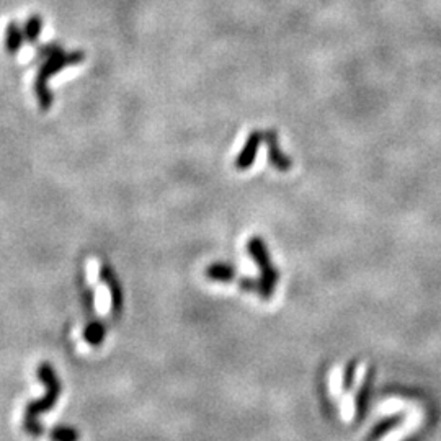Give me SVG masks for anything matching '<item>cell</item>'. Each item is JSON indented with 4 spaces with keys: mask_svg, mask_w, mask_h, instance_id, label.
<instances>
[{
    "mask_svg": "<svg viewBox=\"0 0 441 441\" xmlns=\"http://www.w3.org/2000/svg\"><path fill=\"white\" fill-rule=\"evenodd\" d=\"M247 250H249L250 257L255 260V263H257L260 268L257 294L263 301H270L271 297H273L275 288L280 280L278 270L275 268L273 261H271V257L268 254V249H266V245H265V240L261 237L250 239L247 244Z\"/></svg>",
    "mask_w": 441,
    "mask_h": 441,
    "instance_id": "cell-3",
    "label": "cell"
},
{
    "mask_svg": "<svg viewBox=\"0 0 441 441\" xmlns=\"http://www.w3.org/2000/svg\"><path fill=\"white\" fill-rule=\"evenodd\" d=\"M38 378L41 379V383L44 384L46 394L38 401H33L27 405L25 409V418H23V428L25 432L32 437H39L43 433V427H41L38 417L41 414L48 412L58 402V399L63 392V386H61V381L56 374L54 368L49 365V363H43L38 368Z\"/></svg>",
    "mask_w": 441,
    "mask_h": 441,
    "instance_id": "cell-1",
    "label": "cell"
},
{
    "mask_svg": "<svg viewBox=\"0 0 441 441\" xmlns=\"http://www.w3.org/2000/svg\"><path fill=\"white\" fill-rule=\"evenodd\" d=\"M235 275L237 273H235L234 266L224 263V261H216L206 268L208 278L211 281H218V283H232Z\"/></svg>",
    "mask_w": 441,
    "mask_h": 441,
    "instance_id": "cell-8",
    "label": "cell"
},
{
    "mask_svg": "<svg viewBox=\"0 0 441 441\" xmlns=\"http://www.w3.org/2000/svg\"><path fill=\"white\" fill-rule=\"evenodd\" d=\"M100 278L105 281V285L108 286L110 294H111V314L113 317H120L123 311V291L118 281V276L110 265H101L100 266Z\"/></svg>",
    "mask_w": 441,
    "mask_h": 441,
    "instance_id": "cell-5",
    "label": "cell"
},
{
    "mask_svg": "<svg viewBox=\"0 0 441 441\" xmlns=\"http://www.w3.org/2000/svg\"><path fill=\"white\" fill-rule=\"evenodd\" d=\"M263 141L266 142V149H268V161L270 166L276 168L278 172H288L291 167H293V162L291 159L286 156L285 152H281L280 144H278V135L276 131H268L265 132Z\"/></svg>",
    "mask_w": 441,
    "mask_h": 441,
    "instance_id": "cell-4",
    "label": "cell"
},
{
    "mask_svg": "<svg viewBox=\"0 0 441 441\" xmlns=\"http://www.w3.org/2000/svg\"><path fill=\"white\" fill-rule=\"evenodd\" d=\"M355 373H356V361L348 363L343 373V391H352L353 381H355Z\"/></svg>",
    "mask_w": 441,
    "mask_h": 441,
    "instance_id": "cell-14",
    "label": "cell"
},
{
    "mask_svg": "<svg viewBox=\"0 0 441 441\" xmlns=\"http://www.w3.org/2000/svg\"><path fill=\"white\" fill-rule=\"evenodd\" d=\"M41 28H43V22H41L39 15H33V17H30L28 22L25 23V30H23L25 39H27L28 43H37L39 38Z\"/></svg>",
    "mask_w": 441,
    "mask_h": 441,
    "instance_id": "cell-12",
    "label": "cell"
},
{
    "mask_svg": "<svg viewBox=\"0 0 441 441\" xmlns=\"http://www.w3.org/2000/svg\"><path fill=\"white\" fill-rule=\"evenodd\" d=\"M25 39L23 30H20V27L15 22L7 25V30H5V49H7L8 54L18 53L20 48H22Z\"/></svg>",
    "mask_w": 441,
    "mask_h": 441,
    "instance_id": "cell-10",
    "label": "cell"
},
{
    "mask_svg": "<svg viewBox=\"0 0 441 441\" xmlns=\"http://www.w3.org/2000/svg\"><path fill=\"white\" fill-rule=\"evenodd\" d=\"M84 53L82 51H77V53H69L66 54L64 51L61 53L49 56L46 58V63L41 66L39 73L37 75V80H35V92H37V99L39 101V106L43 110H49L51 105H53V92L49 90L48 80L54 74H58L61 69L68 68V66H75L80 64L84 61Z\"/></svg>",
    "mask_w": 441,
    "mask_h": 441,
    "instance_id": "cell-2",
    "label": "cell"
},
{
    "mask_svg": "<svg viewBox=\"0 0 441 441\" xmlns=\"http://www.w3.org/2000/svg\"><path fill=\"white\" fill-rule=\"evenodd\" d=\"M105 335H106V327L104 322L92 317V321L85 325V329H84V340L92 347H99L104 343Z\"/></svg>",
    "mask_w": 441,
    "mask_h": 441,
    "instance_id": "cell-9",
    "label": "cell"
},
{
    "mask_svg": "<svg viewBox=\"0 0 441 441\" xmlns=\"http://www.w3.org/2000/svg\"><path fill=\"white\" fill-rule=\"evenodd\" d=\"M263 137L265 135L260 131L250 132V136L247 137V141H245L242 151H240L237 159H235V167H237L239 170H247V168L254 166L259 147L261 142H263Z\"/></svg>",
    "mask_w": 441,
    "mask_h": 441,
    "instance_id": "cell-6",
    "label": "cell"
},
{
    "mask_svg": "<svg viewBox=\"0 0 441 441\" xmlns=\"http://www.w3.org/2000/svg\"><path fill=\"white\" fill-rule=\"evenodd\" d=\"M402 420H404L402 415H394V417L384 418L383 422H379L376 427L373 428L371 438H379V437H383V435H386L387 432H391V430L396 428L397 425L402 422Z\"/></svg>",
    "mask_w": 441,
    "mask_h": 441,
    "instance_id": "cell-13",
    "label": "cell"
},
{
    "mask_svg": "<svg viewBox=\"0 0 441 441\" xmlns=\"http://www.w3.org/2000/svg\"><path fill=\"white\" fill-rule=\"evenodd\" d=\"M373 381H374V369H369L366 378L363 379L360 392H358V396H356V420H361L366 417L369 397H371Z\"/></svg>",
    "mask_w": 441,
    "mask_h": 441,
    "instance_id": "cell-7",
    "label": "cell"
},
{
    "mask_svg": "<svg viewBox=\"0 0 441 441\" xmlns=\"http://www.w3.org/2000/svg\"><path fill=\"white\" fill-rule=\"evenodd\" d=\"M51 441H79L80 433L79 430L74 427H68V425H58L51 430L49 433Z\"/></svg>",
    "mask_w": 441,
    "mask_h": 441,
    "instance_id": "cell-11",
    "label": "cell"
},
{
    "mask_svg": "<svg viewBox=\"0 0 441 441\" xmlns=\"http://www.w3.org/2000/svg\"><path fill=\"white\" fill-rule=\"evenodd\" d=\"M239 288L247 293H257L259 291V280L254 278H240L239 280Z\"/></svg>",
    "mask_w": 441,
    "mask_h": 441,
    "instance_id": "cell-15",
    "label": "cell"
}]
</instances>
